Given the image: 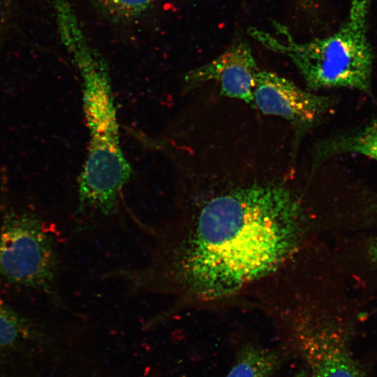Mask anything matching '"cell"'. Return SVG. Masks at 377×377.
Listing matches in <instances>:
<instances>
[{
    "label": "cell",
    "instance_id": "13",
    "mask_svg": "<svg viewBox=\"0 0 377 377\" xmlns=\"http://www.w3.org/2000/svg\"><path fill=\"white\" fill-rule=\"evenodd\" d=\"M297 1L304 10H306L307 12H310L312 10L313 8L314 0H297Z\"/></svg>",
    "mask_w": 377,
    "mask_h": 377
},
{
    "label": "cell",
    "instance_id": "5",
    "mask_svg": "<svg viewBox=\"0 0 377 377\" xmlns=\"http://www.w3.org/2000/svg\"><path fill=\"white\" fill-rule=\"evenodd\" d=\"M358 317L353 309L326 308L296 321L294 339L310 377H366L351 347Z\"/></svg>",
    "mask_w": 377,
    "mask_h": 377
},
{
    "label": "cell",
    "instance_id": "8",
    "mask_svg": "<svg viewBox=\"0 0 377 377\" xmlns=\"http://www.w3.org/2000/svg\"><path fill=\"white\" fill-rule=\"evenodd\" d=\"M344 240L343 270L358 288L377 291V232L347 233Z\"/></svg>",
    "mask_w": 377,
    "mask_h": 377
},
{
    "label": "cell",
    "instance_id": "6",
    "mask_svg": "<svg viewBox=\"0 0 377 377\" xmlns=\"http://www.w3.org/2000/svg\"><path fill=\"white\" fill-rule=\"evenodd\" d=\"M252 104L263 114L281 117L297 132H303L320 121L331 107L332 99L302 89L274 72L259 70Z\"/></svg>",
    "mask_w": 377,
    "mask_h": 377
},
{
    "label": "cell",
    "instance_id": "9",
    "mask_svg": "<svg viewBox=\"0 0 377 377\" xmlns=\"http://www.w3.org/2000/svg\"><path fill=\"white\" fill-rule=\"evenodd\" d=\"M343 153H354L377 161V117L355 134L324 140L316 146L313 162L319 165L326 158Z\"/></svg>",
    "mask_w": 377,
    "mask_h": 377
},
{
    "label": "cell",
    "instance_id": "10",
    "mask_svg": "<svg viewBox=\"0 0 377 377\" xmlns=\"http://www.w3.org/2000/svg\"><path fill=\"white\" fill-rule=\"evenodd\" d=\"M281 363V357L273 350L249 345L237 353L225 377H273Z\"/></svg>",
    "mask_w": 377,
    "mask_h": 377
},
{
    "label": "cell",
    "instance_id": "4",
    "mask_svg": "<svg viewBox=\"0 0 377 377\" xmlns=\"http://www.w3.org/2000/svg\"><path fill=\"white\" fill-rule=\"evenodd\" d=\"M58 270L51 234L36 216L11 213L0 221V277L28 288L49 290Z\"/></svg>",
    "mask_w": 377,
    "mask_h": 377
},
{
    "label": "cell",
    "instance_id": "12",
    "mask_svg": "<svg viewBox=\"0 0 377 377\" xmlns=\"http://www.w3.org/2000/svg\"><path fill=\"white\" fill-rule=\"evenodd\" d=\"M24 319L0 297V348L10 346L23 334Z\"/></svg>",
    "mask_w": 377,
    "mask_h": 377
},
{
    "label": "cell",
    "instance_id": "3",
    "mask_svg": "<svg viewBox=\"0 0 377 377\" xmlns=\"http://www.w3.org/2000/svg\"><path fill=\"white\" fill-rule=\"evenodd\" d=\"M371 0H350L347 18L333 34L299 41L283 24L274 34L251 27L249 34L293 64L311 91L332 88L370 89L374 54L367 36Z\"/></svg>",
    "mask_w": 377,
    "mask_h": 377
},
{
    "label": "cell",
    "instance_id": "7",
    "mask_svg": "<svg viewBox=\"0 0 377 377\" xmlns=\"http://www.w3.org/2000/svg\"><path fill=\"white\" fill-rule=\"evenodd\" d=\"M258 71L249 44L241 41L211 61L190 71L184 80L190 89L207 82H217L221 95L252 104Z\"/></svg>",
    "mask_w": 377,
    "mask_h": 377
},
{
    "label": "cell",
    "instance_id": "2",
    "mask_svg": "<svg viewBox=\"0 0 377 377\" xmlns=\"http://www.w3.org/2000/svg\"><path fill=\"white\" fill-rule=\"evenodd\" d=\"M82 80L88 154L78 179L77 214L91 218L117 212L131 168L121 148L111 80L105 61L82 37L67 46Z\"/></svg>",
    "mask_w": 377,
    "mask_h": 377
},
{
    "label": "cell",
    "instance_id": "1",
    "mask_svg": "<svg viewBox=\"0 0 377 377\" xmlns=\"http://www.w3.org/2000/svg\"><path fill=\"white\" fill-rule=\"evenodd\" d=\"M318 223L279 184L239 186L183 203L154 229L149 261L134 277L145 293L170 299L163 315L229 296L278 268Z\"/></svg>",
    "mask_w": 377,
    "mask_h": 377
},
{
    "label": "cell",
    "instance_id": "11",
    "mask_svg": "<svg viewBox=\"0 0 377 377\" xmlns=\"http://www.w3.org/2000/svg\"><path fill=\"white\" fill-rule=\"evenodd\" d=\"M95 4L110 18L128 21L142 15L155 0H93Z\"/></svg>",
    "mask_w": 377,
    "mask_h": 377
}]
</instances>
